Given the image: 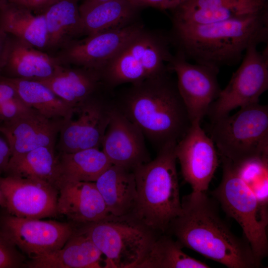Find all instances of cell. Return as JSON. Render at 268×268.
<instances>
[{"label":"cell","mask_w":268,"mask_h":268,"mask_svg":"<svg viewBox=\"0 0 268 268\" xmlns=\"http://www.w3.org/2000/svg\"><path fill=\"white\" fill-rule=\"evenodd\" d=\"M238 69L207 114L211 121L229 114L233 109L259 103L268 89V49L252 45L246 51Z\"/></svg>","instance_id":"9"},{"label":"cell","mask_w":268,"mask_h":268,"mask_svg":"<svg viewBox=\"0 0 268 268\" xmlns=\"http://www.w3.org/2000/svg\"><path fill=\"white\" fill-rule=\"evenodd\" d=\"M139 129L114 104L104 134L102 151L110 163L131 171L151 159Z\"/></svg>","instance_id":"16"},{"label":"cell","mask_w":268,"mask_h":268,"mask_svg":"<svg viewBox=\"0 0 268 268\" xmlns=\"http://www.w3.org/2000/svg\"><path fill=\"white\" fill-rule=\"evenodd\" d=\"M186 0H168L169 10H172Z\"/></svg>","instance_id":"39"},{"label":"cell","mask_w":268,"mask_h":268,"mask_svg":"<svg viewBox=\"0 0 268 268\" xmlns=\"http://www.w3.org/2000/svg\"><path fill=\"white\" fill-rule=\"evenodd\" d=\"M8 2V0H0V8L2 7Z\"/></svg>","instance_id":"41"},{"label":"cell","mask_w":268,"mask_h":268,"mask_svg":"<svg viewBox=\"0 0 268 268\" xmlns=\"http://www.w3.org/2000/svg\"><path fill=\"white\" fill-rule=\"evenodd\" d=\"M80 1L81 0V1H97V2H99V1H107V0H79Z\"/></svg>","instance_id":"42"},{"label":"cell","mask_w":268,"mask_h":268,"mask_svg":"<svg viewBox=\"0 0 268 268\" xmlns=\"http://www.w3.org/2000/svg\"><path fill=\"white\" fill-rule=\"evenodd\" d=\"M103 91L73 108L75 118L71 115L65 120L60 132L55 147L58 152L71 153L101 146L113 104L104 97Z\"/></svg>","instance_id":"11"},{"label":"cell","mask_w":268,"mask_h":268,"mask_svg":"<svg viewBox=\"0 0 268 268\" xmlns=\"http://www.w3.org/2000/svg\"><path fill=\"white\" fill-rule=\"evenodd\" d=\"M136 6L141 8L152 7L160 10H169L168 0H129Z\"/></svg>","instance_id":"36"},{"label":"cell","mask_w":268,"mask_h":268,"mask_svg":"<svg viewBox=\"0 0 268 268\" xmlns=\"http://www.w3.org/2000/svg\"><path fill=\"white\" fill-rule=\"evenodd\" d=\"M144 28L136 21L126 26L73 41L53 55L61 65L101 70Z\"/></svg>","instance_id":"13"},{"label":"cell","mask_w":268,"mask_h":268,"mask_svg":"<svg viewBox=\"0 0 268 268\" xmlns=\"http://www.w3.org/2000/svg\"><path fill=\"white\" fill-rule=\"evenodd\" d=\"M4 173L49 184L58 190L61 171L56 148L42 146L11 157Z\"/></svg>","instance_id":"26"},{"label":"cell","mask_w":268,"mask_h":268,"mask_svg":"<svg viewBox=\"0 0 268 268\" xmlns=\"http://www.w3.org/2000/svg\"><path fill=\"white\" fill-rule=\"evenodd\" d=\"M268 10V0H186L172 12V23L201 24Z\"/></svg>","instance_id":"18"},{"label":"cell","mask_w":268,"mask_h":268,"mask_svg":"<svg viewBox=\"0 0 268 268\" xmlns=\"http://www.w3.org/2000/svg\"><path fill=\"white\" fill-rule=\"evenodd\" d=\"M268 161L256 159L236 165L239 173L259 201L268 205Z\"/></svg>","instance_id":"31"},{"label":"cell","mask_w":268,"mask_h":268,"mask_svg":"<svg viewBox=\"0 0 268 268\" xmlns=\"http://www.w3.org/2000/svg\"><path fill=\"white\" fill-rule=\"evenodd\" d=\"M105 257L104 268H137L160 234L133 213L103 218L79 225Z\"/></svg>","instance_id":"5"},{"label":"cell","mask_w":268,"mask_h":268,"mask_svg":"<svg viewBox=\"0 0 268 268\" xmlns=\"http://www.w3.org/2000/svg\"><path fill=\"white\" fill-rule=\"evenodd\" d=\"M56 0H8L11 3L26 8L35 14H42Z\"/></svg>","instance_id":"34"},{"label":"cell","mask_w":268,"mask_h":268,"mask_svg":"<svg viewBox=\"0 0 268 268\" xmlns=\"http://www.w3.org/2000/svg\"><path fill=\"white\" fill-rule=\"evenodd\" d=\"M170 73L131 84L113 101L158 150L168 143H177L192 124Z\"/></svg>","instance_id":"3"},{"label":"cell","mask_w":268,"mask_h":268,"mask_svg":"<svg viewBox=\"0 0 268 268\" xmlns=\"http://www.w3.org/2000/svg\"><path fill=\"white\" fill-rule=\"evenodd\" d=\"M79 0H56L42 13L47 31L46 53L53 56L83 37Z\"/></svg>","instance_id":"24"},{"label":"cell","mask_w":268,"mask_h":268,"mask_svg":"<svg viewBox=\"0 0 268 268\" xmlns=\"http://www.w3.org/2000/svg\"><path fill=\"white\" fill-rule=\"evenodd\" d=\"M0 188L5 209L14 216L31 219L58 215L57 188L45 182L6 175L0 176Z\"/></svg>","instance_id":"15"},{"label":"cell","mask_w":268,"mask_h":268,"mask_svg":"<svg viewBox=\"0 0 268 268\" xmlns=\"http://www.w3.org/2000/svg\"><path fill=\"white\" fill-rule=\"evenodd\" d=\"M171 43L188 60L220 68L240 62L247 49L268 40V10L201 24L172 23Z\"/></svg>","instance_id":"2"},{"label":"cell","mask_w":268,"mask_h":268,"mask_svg":"<svg viewBox=\"0 0 268 268\" xmlns=\"http://www.w3.org/2000/svg\"><path fill=\"white\" fill-rule=\"evenodd\" d=\"M17 97L18 96L12 86L0 81V106L8 100Z\"/></svg>","instance_id":"37"},{"label":"cell","mask_w":268,"mask_h":268,"mask_svg":"<svg viewBox=\"0 0 268 268\" xmlns=\"http://www.w3.org/2000/svg\"><path fill=\"white\" fill-rule=\"evenodd\" d=\"M212 139L200 126L193 122L175 146V155L180 164L184 180L192 192H206L219 165L218 153Z\"/></svg>","instance_id":"14"},{"label":"cell","mask_w":268,"mask_h":268,"mask_svg":"<svg viewBox=\"0 0 268 268\" xmlns=\"http://www.w3.org/2000/svg\"><path fill=\"white\" fill-rule=\"evenodd\" d=\"M23 258L15 246L0 234V268H15L23 266Z\"/></svg>","instance_id":"32"},{"label":"cell","mask_w":268,"mask_h":268,"mask_svg":"<svg viewBox=\"0 0 268 268\" xmlns=\"http://www.w3.org/2000/svg\"><path fill=\"white\" fill-rule=\"evenodd\" d=\"M65 121L48 118L32 109L13 120L0 125V133L8 142L11 157H15L40 147H55Z\"/></svg>","instance_id":"17"},{"label":"cell","mask_w":268,"mask_h":268,"mask_svg":"<svg viewBox=\"0 0 268 268\" xmlns=\"http://www.w3.org/2000/svg\"><path fill=\"white\" fill-rule=\"evenodd\" d=\"M11 155L8 142L0 135V176L6 170Z\"/></svg>","instance_id":"35"},{"label":"cell","mask_w":268,"mask_h":268,"mask_svg":"<svg viewBox=\"0 0 268 268\" xmlns=\"http://www.w3.org/2000/svg\"><path fill=\"white\" fill-rule=\"evenodd\" d=\"M0 26L8 34L46 52L47 31L43 14L7 2L0 8Z\"/></svg>","instance_id":"27"},{"label":"cell","mask_w":268,"mask_h":268,"mask_svg":"<svg viewBox=\"0 0 268 268\" xmlns=\"http://www.w3.org/2000/svg\"><path fill=\"white\" fill-rule=\"evenodd\" d=\"M175 239L159 234L137 268H208L206 264L186 254Z\"/></svg>","instance_id":"30"},{"label":"cell","mask_w":268,"mask_h":268,"mask_svg":"<svg viewBox=\"0 0 268 268\" xmlns=\"http://www.w3.org/2000/svg\"><path fill=\"white\" fill-rule=\"evenodd\" d=\"M216 201L194 192L181 201L182 211L168 225L183 248L192 249L229 268H258L262 261L247 240L238 237L221 218Z\"/></svg>","instance_id":"1"},{"label":"cell","mask_w":268,"mask_h":268,"mask_svg":"<svg viewBox=\"0 0 268 268\" xmlns=\"http://www.w3.org/2000/svg\"><path fill=\"white\" fill-rule=\"evenodd\" d=\"M102 253L87 236L76 229L60 249L31 259L24 266L29 268H99Z\"/></svg>","instance_id":"22"},{"label":"cell","mask_w":268,"mask_h":268,"mask_svg":"<svg viewBox=\"0 0 268 268\" xmlns=\"http://www.w3.org/2000/svg\"><path fill=\"white\" fill-rule=\"evenodd\" d=\"M95 183L109 214L120 216L133 213L137 199L133 171L112 164Z\"/></svg>","instance_id":"25"},{"label":"cell","mask_w":268,"mask_h":268,"mask_svg":"<svg viewBox=\"0 0 268 268\" xmlns=\"http://www.w3.org/2000/svg\"><path fill=\"white\" fill-rule=\"evenodd\" d=\"M167 143L156 157L133 171L137 199L133 214L160 234L166 233L171 221L182 211L176 169L175 146Z\"/></svg>","instance_id":"4"},{"label":"cell","mask_w":268,"mask_h":268,"mask_svg":"<svg viewBox=\"0 0 268 268\" xmlns=\"http://www.w3.org/2000/svg\"><path fill=\"white\" fill-rule=\"evenodd\" d=\"M210 138L221 156L239 165L268 159V107L259 103L211 121Z\"/></svg>","instance_id":"7"},{"label":"cell","mask_w":268,"mask_h":268,"mask_svg":"<svg viewBox=\"0 0 268 268\" xmlns=\"http://www.w3.org/2000/svg\"><path fill=\"white\" fill-rule=\"evenodd\" d=\"M0 206L4 208H5V206H6L5 199H4V196L3 195V194L2 193V191L0 188Z\"/></svg>","instance_id":"40"},{"label":"cell","mask_w":268,"mask_h":268,"mask_svg":"<svg viewBox=\"0 0 268 268\" xmlns=\"http://www.w3.org/2000/svg\"><path fill=\"white\" fill-rule=\"evenodd\" d=\"M60 66L54 56L9 34L6 55L0 75L41 80L53 75Z\"/></svg>","instance_id":"20"},{"label":"cell","mask_w":268,"mask_h":268,"mask_svg":"<svg viewBox=\"0 0 268 268\" xmlns=\"http://www.w3.org/2000/svg\"><path fill=\"white\" fill-rule=\"evenodd\" d=\"M167 67L176 74L178 91L191 122H201L221 90L217 79L219 68L190 63L178 51Z\"/></svg>","instance_id":"12"},{"label":"cell","mask_w":268,"mask_h":268,"mask_svg":"<svg viewBox=\"0 0 268 268\" xmlns=\"http://www.w3.org/2000/svg\"><path fill=\"white\" fill-rule=\"evenodd\" d=\"M39 81L74 108L90 97L107 90L99 70L84 67L61 65L51 77Z\"/></svg>","instance_id":"21"},{"label":"cell","mask_w":268,"mask_h":268,"mask_svg":"<svg viewBox=\"0 0 268 268\" xmlns=\"http://www.w3.org/2000/svg\"><path fill=\"white\" fill-rule=\"evenodd\" d=\"M0 81L12 86L22 101L48 118L66 120L72 114L73 108L39 81L0 75Z\"/></svg>","instance_id":"28"},{"label":"cell","mask_w":268,"mask_h":268,"mask_svg":"<svg viewBox=\"0 0 268 268\" xmlns=\"http://www.w3.org/2000/svg\"><path fill=\"white\" fill-rule=\"evenodd\" d=\"M32 109L19 97L9 100L0 106V125L13 120Z\"/></svg>","instance_id":"33"},{"label":"cell","mask_w":268,"mask_h":268,"mask_svg":"<svg viewBox=\"0 0 268 268\" xmlns=\"http://www.w3.org/2000/svg\"><path fill=\"white\" fill-rule=\"evenodd\" d=\"M222 177L212 192L226 214L235 219L256 257L260 260L268 254L267 227L268 205L262 204L240 176L237 166L221 156Z\"/></svg>","instance_id":"8"},{"label":"cell","mask_w":268,"mask_h":268,"mask_svg":"<svg viewBox=\"0 0 268 268\" xmlns=\"http://www.w3.org/2000/svg\"><path fill=\"white\" fill-rule=\"evenodd\" d=\"M0 229L6 239L31 259L62 248L76 228L72 223L19 217L6 211L0 216Z\"/></svg>","instance_id":"10"},{"label":"cell","mask_w":268,"mask_h":268,"mask_svg":"<svg viewBox=\"0 0 268 268\" xmlns=\"http://www.w3.org/2000/svg\"><path fill=\"white\" fill-rule=\"evenodd\" d=\"M171 44L169 34L144 28L100 70L104 87L111 90L169 72Z\"/></svg>","instance_id":"6"},{"label":"cell","mask_w":268,"mask_h":268,"mask_svg":"<svg viewBox=\"0 0 268 268\" xmlns=\"http://www.w3.org/2000/svg\"><path fill=\"white\" fill-rule=\"evenodd\" d=\"M9 40V34L0 26V73L4 65Z\"/></svg>","instance_id":"38"},{"label":"cell","mask_w":268,"mask_h":268,"mask_svg":"<svg viewBox=\"0 0 268 268\" xmlns=\"http://www.w3.org/2000/svg\"><path fill=\"white\" fill-rule=\"evenodd\" d=\"M57 213L79 225L109 214L95 182L65 181L58 187Z\"/></svg>","instance_id":"19"},{"label":"cell","mask_w":268,"mask_h":268,"mask_svg":"<svg viewBox=\"0 0 268 268\" xmlns=\"http://www.w3.org/2000/svg\"><path fill=\"white\" fill-rule=\"evenodd\" d=\"M140 8L129 0L83 1L79 5L83 36L122 28L136 22Z\"/></svg>","instance_id":"23"},{"label":"cell","mask_w":268,"mask_h":268,"mask_svg":"<svg viewBox=\"0 0 268 268\" xmlns=\"http://www.w3.org/2000/svg\"><path fill=\"white\" fill-rule=\"evenodd\" d=\"M58 154L61 171L60 184L65 181L95 182L112 165L99 148L71 153L58 152Z\"/></svg>","instance_id":"29"},{"label":"cell","mask_w":268,"mask_h":268,"mask_svg":"<svg viewBox=\"0 0 268 268\" xmlns=\"http://www.w3.org/2000/svg\"><path fill=\"white\" fill-rule=\"evenodd\" d=\"M1 233V231H0V234Z\"/></svg>","instance_id":"43"}]
</instances>
